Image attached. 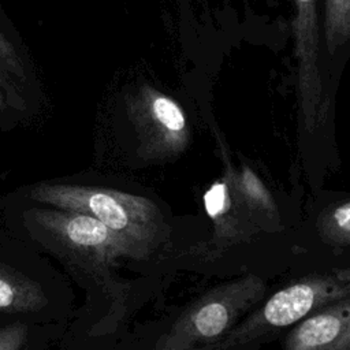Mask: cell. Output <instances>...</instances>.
Returning a JSON list of instances; mask_svg holds the SVG:
<instances>
[{
	"instance_id": "5bb4252c",
	"label": "cell",
	"mask_w": 350,
	"mask_h": 350,
	"mask_svg": "<svg viewBox=\"0 0 350 350\" xmlns=\"http://www.w3.org/2000/svg\"><path fill=\"white\" fill-rule=\"evenodd\" d=\"M27 328L22 323H15L0 328V350H19L26 339Z\"/></svg>"
},
{
	"instance_id": "ba28073f",
	"label": "cell",
	"mask_w": 350,
	"mask_h": 350,
	"mask_svg": "<svg viewBox=\"0 0 350 350\" xmlns=\"http://www.w3.org/2000/svg\"><path fill=\"white\" fill-rule=\"evenodd\" d=\"M204 201L213 223V243L220 245L221 249L246 241L258 231L257 221L235 194L231 171L211 185Z\"/></svg>"
},
{
	"instance_id": "52a82bcc",
	"label": "cell",
	"mask_w": 350,
	"mask_h": 350,
	"mask_svg": "<svg viewBox=\"0 0 350 350\" xmlns=\"http://www.w3.org/2000/svg\"><path fill=\"white\" fill-rule=\"evenodd\" d=\"M350 346V297L309 314L287 335L283 350H345Z\"/></svg>"
},
{
	"instance_id": "7a4b0ae2",
	"label": "cell",
	"mask_w": 350,
	"mask_h": 350,
	"mask_svg": "<svg viewBox=\"0 0 350 350\" xmlns=\"http://www.w3.org/2000/svg\"><path fill=\"white\" fill-rule=\"evenodd\" d=\"M350 297V267L313 273L271 295L217 342L198 350H227L299 323L316 310Z\"/></svg>"
},
{
	"instance_id": "277c9868",
	"label": "cell",
	"mask_w": 350,
	"mask_h": 350,
	"mask_svg": "<svg viewBox=\"0 0 350 350\" xmlns=\"http://www.w3.org/2000/svg\"><path fill=\"white\" fill-rule=\"evenodd\" d=\"M129 115L139 139L138 154L145 160H170L189 145L190 130L180 107L170 97L142 89L129 103Z\"/></svg>"
},
{
	"instance_id": "4fadbf2b",
	"label": "cell",
	"mask_w": 350,
	"mask_h": 350,
	"mask_svg": "<svg viewBox=\"0 0 350 350\" xmlns=\"http://www.w3.org/2000/svg\"><path fill=\"white\" fill-rule=\"evenodd\" d=\"M0 62L15 77L25 79V68L21 57L18 56L12 44L0 31Z\"/></svg>"
},
{
	"instance_id": "3957f363",
	"label": "cell",
	"mask_w": 350,
	"mask_h": 350,
	"mask_svg": "<svg viewBox=\"0 0 350 350\" xmlns=\"http://www.w3.org/2000/svg\"><path fill=\"white\" fill-rule=\"evenodd\" d=\"M265 293L264 280L253 273L211 288L183 309L157 340L156 350H198L217 342Z\"/></svg>"
},
{
	"instance_id": "30bf717a",
	"label": "cell",
	"mask_w": 350,
	"mask_h": 350,
	"mask_svg": "<svg viewBox=\"0 0 350 350\" xmlns=\"http://www.w3.org/2000/svg\"><path fill=\"white\" fill-rule=\"evenodd\" d=\"M321 27L324 51L334 63L350 45V0H324Z\"/></svg>"
},
{
	"instance_id": "9c48e42d",
	"label": "cell",
	"mask_w": 350,
	"mask_h": 350,
	"mask_svg": "<svg viewBox=\"0 0 350 350\" xmlns=\"http://www.w3.org/2000/svg\"><path fill=\"white\" fill-rule=\"evenodd\" d=\"M46 304L38 283L15 269L0 265V310L34 312Z\"/></svg>"
},
{
	"instance_id": "6da1fadb",
	"label": "cell",
	"mask_w": 350,
	"mask_h": 350,
	"mask_svg": "<svg viewBox=\"0 0 350 350\" xmlns=\"http://www.w3.org/2000/svg\"><path fill=\"white\" fill-rule=\"evenodd\" d=\"M30 197L59 209L86 213L130 242L148 257L167 237L161 211L142 196L94 186L38 183Z\"/></svg>"
},
{
	"instance_id": "5b68a950",
	"label": "cell",
	"mask_w": 350,
	"mask_h": 350,
	"mask_svg": "<svg viewBox=\"0 0 350 350\" xmlns=\"http://www.w3.org/2000/svg\"><path fill=\"white\" fill-rule=\"evenodd\" d=\"M294 4L299 113L304 130L313 133L327 120L329 105L321 72V34L317 19V0H294Z\"/></svg>"
},
{
	"instance_id": "8fae6325",
	"label": "cell",
	"mask_w": 350,
	"mask_h": 350,
	"mask_svg": "<svg viewBox=\"0 0 350 350\" xmlns=\"http://www.w3.org/2000/svg\"><path fill=\"white\" fill-rule=\"evenodd\" d=\"M231 179L238 200L249 209L253 217L256 213L264 216L276 213V205L269 191L247 167H243L241 172H231Z\"/></svg>"
},
{
	"instance_id": "8992f818",
	"label": "cell",
	"mask_w": 350,
	"mask_h": 350,
	"mask_svg": "<svg viewBox=\"0 0 350 350\" xmlns=\"http://www.w3.org/2000/svg\"><path fill=\"white\" fill-rule=\"evenodd\" d=\"M31 216L67 249L93 261L108 264L120 257L142 258L130 242L86 213L64 209H34Z\"/></svg>"
},
{
	"instance_id": "9a60e30c",
	"label": "cell",
	"mask_w": 350,
	"mask_h": 350,
	"mask_svg": "<svg viewBox=\"0 0 350 350\" xmlns=\"http://www.w3.org/2000/svg\"><path fill=\"white\" fill-rule=\"evenodd\" d=\"M14 98L19 97L14 96V92L11 90L8 81L3 75H0V111H4L10 105H16L18 108H21V104Z\"/></svg>"
},
{
	"instance_id": "7c38bea8",
	"label": "cell",
	"mask_w": 350,
	"mask_h": 350,
	"mask_svg": "<svg viewBox=\"0 0 350 350\" xmlns=\"http://www.w3.org/2000/svg\"><path fill=\"white\" fill-rule=\"evenodd\" d=\"M320 238L332 246H350V200L324 209L316 221Z\"/></svg>"
},
{
	"instance_id": "2e32d148",
	"label": "cell",
	"mask_w": 350,
	"mask_h": 350,
	"mask_svg": "<svg viewBox=\"0 0 350 350\" xmlns=\"http://www.w3.org/2000/svg\"><path fill=\"white\" fill-rule=\"evenodd\" d=\"M345 350H350V346H347V347H346V349H345Z\"/></svg>"
}]
</instances>
